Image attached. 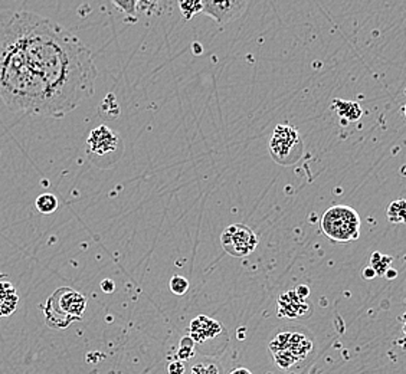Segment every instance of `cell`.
I'll list each match as a JSON object with an SVG mask.
<instances>
[{"label": "cell", "mask_w": 406, "mask_h": 374, "mask_svg": "<svg viewBox=\"0 0 406 374\" xmlns=\"http://www.w3.org/2000/svg\"><path fill=\"white\" fill-rule=\"evenodd\" d=\"M333 108L337 111L340 117L346 118L347 121H357L363 112L359 104L352 103V101H343V100H336L333 103Z\"/></svg>", "instance_id": "12"}, {"label": "cell", "mask_w": 406, "mask_h": 374, "mask_svg": "<svg viewBox=\"0 0 406 374\" xmlns=\"http://www.w3.org/2000/svg\"><path fill=\"white\" fill-rule=\"evenodd\" d=\"M190 374H222V370L218 363L205 360L193 366L190 370Z\"/></svg>", "instance_id": "19"}, {"label": "cell", "mask_w": 406, "mask_h": 374, "mask_svg": "<svg viewBox=\"0 0 406 374\" xmlns=\"http://www.w3.org/2000/svg\"><path fill=\"white\" fill-rule=\"evenodd\" d=\"M294 292H296L297 297H298L300 300H303V301H305L308 297H310V288H308L307 285H298V287L294 289Z\"/></svg>", "instance_id": "24"}, {"label": "cell", "mask_w": 406, "mask_h": 374, "mask_svg": "<svg viewBox=\"0 0 406 374\" xmlns=\"http://www.w3.org/2000/svg\"><path fill=\"white\" fill-rule=\"evenodd\" d=\"M158 6V0H137V12L151 15Z\"/></svg>", "instance_id": "22"}, {"label": "cell", "mask_w": 406, "mask_h": 374, "mask_svg": "<svg viewBox=\"0 0 406 374\" xmlns=\"http://www.w3.org/2000/svg\"><path fill=\"white\" fill-rule=\"evenodd\" d=\"M271 352H276L280 350H288L297 362L304 360L308 354L313 351V341L308 340L304 334L300 332H278L274 340L269 344Z\"/></svg>", "instance_id": "8"}, {"label": "cell", "mask_w": 406, "mask_h": 374, "mask_svg": "<svg viewBox=\"0 0 406 374\" xmlns=\"http://www.w3.org/2000/svg\"><path fill=\"white\" fill-rule=\"evenodd\" d=\"M92 52L33 12L0 13V100L29 115L62 118L95 90Z\"/></svg>", "instance_id": "1"}, {"label": "cell", "mask_w": 406, "mask_h": 374, "mask_svg": "<svg viewBox=\"0 0 406 374\" xmlns=\"http://www.w3.org/2000/svg\"><path fill=\"white\" fill-rule=\"evenodd\" d=\"M405 209H406V202L403 199L395 201L389 205L388 212H386V216H388V221L391 223H403L405 222Z\"/></svg>", "instance_id": "14"}, {"label": "cell", "mask_w": 406, "mask_h": 374, "mask_svg": "<svg viewBox=\"0 0 406 374\" xmlns=\"http://www.w3.org/2000/svg\"><path fill=\"white\" fill-rule=\"evenodd\" d=\"M185 371H186L185 363L180 362V360H178V359L175 362H171L169 364V367H167V373L169 374H185Z\"/></svg>", "instance_id": "23"}, {"label": "cell", "mask_w": 406, "mask_h": 374, "mask_svg": "<svg viewBox=\"0 0 406 374\" xmlns=\"http://www.w3.org/2000/svg\"><path fill=\"white\" fill-rule=\"evenodd\" d=\"M268 147L273 159L280 164L296 163L303 153V142L293 126H277Z\"/></svg>", "instance_id": "5"}, {"label": "cell", "mask_w": 406, "mask_h": 374, "mask_svg": "<svg viewBox=\"0 0 406 374\" xmlns=\"http://www.w3.org/2000/svg\"><path fill=\"white\" fill-rule=\"evenodd\" d=\"M169 287L175 295H185L189 291V281L182 275H175V277H171Z\"/></svg>", "instance_id": "21"}, {"label": "cell", "mask_w": 406, "mask_h": 374, "mask_svg": "<svg viewBox=\"0 0 406 374\" xmlns=\"http://www.w3.org/2000/svg\"><path fill=\"white\" fill-rule=\"evenodd\" d=\"M221 244L223 250L229 253L230 257L244 258L257 249L260 241L253 229L246 225L238 223L230 225L223 230L221 236Z\"/></svg>", "instance_id": "6"}, {"label": "cell", "mask_w": 406, "mask_h": 374, "mask_svg": "<svg viewBox=\"0 0 406 374\" xmlns=\"http://www.w3.org/2000/svg\"><path fill=\"white\" fill-rule=\"evenodd\" d=\"M223 325L214 318H209L208 316H199L193 318L189 325V337L195 341V344H205L219 337Z\"/></svg>", "instance_id": "9"}, {"label": "cell", "mask_w": 406, "mask_h": 374, "mask_svg": "<svg viewBox=\"0 0 406 374\" xmlns=\"http://www.w3.org/2000/svg\"><path fill=\"white\" fill-rule=\"evenodd\" d=\"M35 205H36V209L42 214H51L56 212L58 209V199H56V196L51 193H44L41 196H37Z\"/></svg>", "instance_id": "13"}, {"label": "cell", "mask_w": 406, "mask_h": 374, "mask_svg": "<svg viewBox=\"0 0 406 374\" xmlns=\"http://www.w3.org/2000/svg\"><path fill=\"white\" fill-rule=\"evenodd\" d=\"M273 354H274L276 364L282 370H289L293 366H296L298 363L297 359L288 350H280V351H276Z\"/></svg>", "instance_id": "17"}, {"label": "cell", "mask_w": 406, "mask_h": 374, "mask_svg": "<svg viewBox=\"0 0 406 374\" xmlns=\"http://www.w3.org/2000/svg\"><path fill=\"white\" fill-rule=\"evenodd\" d=\"M101 289H103L105 294H111V292H114V289H115V284H114V281H112V280H104V281L101 282Z\"/></svg>", "instance_id": "26"}, {"label": "cell", "mask_w": 406, "mask_h": 374, "mask_svg": "<svg viewBox=\"0 0 406 374\" xmlns=\"http://www.w3.org/2000/svg\"><path fill=\"white\" fill-rule=\"evenodd\" d=\"M85 308L87 298L83 294L67 287L58 288L45 304V323L51 328H67L74 321L83 320Z\"/></svg>", "instance_id": "2"}, {"label": "cell", "mask_w": 406, "mask_h": 374, "mask_svg": "<svg viewBox=\"0 0 406 374\" xmlns=\"http://www.w3.org/2000/svg\"><path fill=\"white\" fill-rule=\"evenodd\" d=\"M229 374H253L251 373L248 368H245V367H238V368H235V370H232Z\"/></svg>", "instance_id": "28"}, {"label": "cell", "mask_w": 406, "mask_h": 374, "mask_svg": "<svg viewBox=\"0 0 406 374\" xmlns=\"http://www.w3.org/2000/svg\"><path fill=\"white\" fill-rule=\"evenodd\" d=\"M383 277H384L386 280H389V281H392V280H396V278H398V271H396V269H394V268L386 269V272L383 273Z\"/></svg>", "instance_id": "27"}, {"label": "cell", "mask_w": 406, "mask_h": 374, "mask_svg": "<svg viewBox=\"0 0 406 374\" xmlns=\"http://www.w3.org/2000/svg\"><path fill=\"white\" fill-rule=\"evenodd\" d=\"M202 13L210 16L219 25H226L238 19L246 9L248 0H201Z\"/></svg>", "instance_id": "7"}, {"label": "cell", "mask_w": 406, "mask_h": 374, "mask_svg": "<svg viewBox=\"0 0 406 374\" xmlns=\"http://www.w3.org/2000/svg\"><path fill=\"white\" fill-rule=\"evenodd\" d=\"M394 262V258L389 255H384L380 252H373L371 257V266L375 269L376 275H383L386 269H389Z\"/></svg>", "instance_id": "15"}, {"label": "cell", "mask_w": 406, "mask_h": 374, "mask_svg": "<svg viewBox=\"0 0 406 374\" xmlns=\"http://www.w3.org/2000/svg\"><path fill=\"white\" fill-rule=\"evenodd\" d=\"M123 153V142L119 133L107 126L94 128L87 139L88 159L99 167H111L120 159Z\"/></svg>", "instance_id": "4"}, {"label": "cell", "mask_w": 406, "mask_h": 374, "mask_svg": "<svg viewBox=\"0 0 406 374\" xmlns=\"http://www.w3.org/2000/svg\"><path fill=\"white\" fill-rule=\"evenodd\" d=\"M111 2L123 13L128 15L133 21H135V17H137V0H111Z\"/></svg>", "instance_id": "20"}, {"label": "cell", "mask_w": 406, "mask_h": 374, "mask_svg": "<svg viewBox=\"0 0 406 374\" xmlns=\"http://www.w3.org/2000/svg\"><path fill=\"white\" fill-rule=\"evenodd\" d=\"M308 305L305 301L300 300L294 289L281 294L278 297V317L284 318H300L308 314Z\"/></svg>", "instance_id": "10"}, {"label": "cell", "mask_w": 406, "mask_h": 374, "mask_svg": "<svg viewBox=\"0 0 406 374\" xmlns=\"http://www.w3.org/2000/svg\"><path fill=\"white\" fill-rule=\"evenodd\" d=\"M179 8L183 17L187 19V21H190L195 15L202 13L203 10L201 0H179Z\"/></svg>", "instance_id": "16"}, {"label": "cell", "mask_w": 406, "mask_h": 374, "mask_svg": "<svg viewBox=\"0 0 406 374\" xmlns=\"http://www.w3.org/2000/svg\"><path fill=\"white\" fill-rule=\"evenodd\" d=\"M360 216L349 206H333L321 218V230L328 239L339 244L355 242L360 238Z\"/></svg>", "instance_id": "3"}, {"label": "cell", "mask_w": 406, "mask_h": 374, "mask_svg": "<svg viewBox=\"0 0 406 374\" xmlns=\"http://www.w3.org/2000/svg\"><path fill=\"white\" fill-rule=\"evenodd\" d=\"M19 305L15 287L8 281H0V317H9Z\"/></svg>", "instance_id": "11"}, {"label": "cell", "mask_w": 406, "mask_h": 374, "mask_svg": "<svg viewBox=\"0 0 406 374\" xmlns=\"http://www.w3.org/2000/svg\"><path fill=\"white\" fill-rule=\"evenodd\" d=\"M362 275H363V278L364 280H367V281H371V280H375L378 275H376V272H375V269L369 265V266H366L363 271H362Z\"/></svg>", "instance_id": "25"}, {"label": "cell", "mask_w": 406, "mask_h": 374, "mask_svg": "<svg viewBox=\"0 0 406 374\" xmlns=\"http://www.w3.org/2000/svg\"><path fill=\"white\" fill-rule=\"evenodd\" d=\"M195 341H193L189 336L183 337L178 350V360L180 362H187L190 360L193 356H195Z\"/></svg>", "instance_id": "18"}]
</instances>
